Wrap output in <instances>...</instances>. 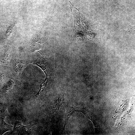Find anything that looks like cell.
I'll use <instances>...</instances> for the list:
<instances>
[{
	"label": "cell",
	"instance_id": "obj_1",
	"mask_svg": "<svg viewBox=\"0 0 135 135\" xmlns=\"http://www.w3.org/2000/svg\"><path fill=\"white\" fill-rule=\"evenodd\" d=\"M45 59L40 58L32 62V63L36 65L40 68L45 73L47 80L49 74H50V71L49 67V64H47V62Z\"/></svg>",
	"mask_w": 135,
	"mask_h": 135
},
{
	"label": "cell",
	"instance_id": "obj_2",
	"mask_svg": "<svg viewBox=\"0 0 135 135\" xmlns=\"http://www.w3.org/2000/svg\"><path fill=\"white\" fill-rule=\"evenodd\" d=\"M26 64L25 61L23 60H16L13 62V68L16 73L19 74L21 73Z\"/></svg>",
	"mask_w": 135,
	"mask_h": 135
},
{
	"label": "cell",
	"instance_id": "obj_3",
	"mask_svg": "<svg viewBox=\"0 0 135 135\" xmlns=\"http://www.w3.org/2000/svg\"><path fill=\"white\" fill-rule=\"evenodd\" d=\"M33 125L31 124L24 126L21 122L16 121L15 123L14 130V131L19 132H24L27 131L31 126Z\"/></svg>",
	"mask_w": 135,
	"mask_h": 135
}]
</instances>
